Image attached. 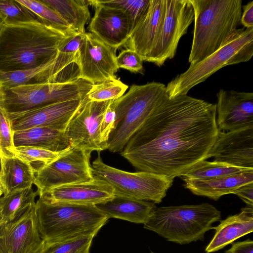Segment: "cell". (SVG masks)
Instances as JSON below:
<instances>
[{
    "label": "cell",
    "instance_id": "6",
    "mask_svg": "<svg viewBox=\"0 0 253 253\" xmlns=\"http://www.w3.org/2000/svg\"><path fill=\"white\" fill-rule=\"evenodd\" d=\"M168 96L164 84L153 82L133 84L128 92L113 100L116 118L107 149L113 153L121 152L132 135Z\"/></svg>",
    "mask_w": 253,
    "mask_h": 253
},
{
    "label": "cell",
    "instance_id": "4",
    "mask_svg": "<svg viewBox=\"0 0 253 253\" xmlns=\"http://www.w3.org/2000/svg\"><path fill=\"white\" fill-rule=\"evenodd\" d=\"M221 212L209 203L157 208L144 228L169 241L181 245L203 241Z\"/></svg>",
    "mask_w": 253,
    "mask_h": 253
},
{
    "label": "cell",
    "instance_id": "8",
    "mask_svg": "<svg viewBox=\"0 0 253 253\" xmlns=\"http://www.w3.org/2000/svg\"><path fill=\"white\" fill-rule=\"evenodd\" d=\"M93 84L81 78L57 83L0 88V107L8 114L22 113L50 104L83 99Z\"/></svg>",
    "mask_w": 253,
    "mask_h": 253
},
{
    "label": "cell",
    "instance_id": "19",
    "mask_svg": "<svg viewBox=\"0 0 253 253\" xmlns=\"http://www.w3.org/2000/svg\"><path fill=\"white\" fill-rule=\"evenodd\" d=\"M113 188L105 181L93 177L88 182L64 185L52 188L39 196L49 203L96 205L111 200Z\"/></svg>",
    "mask_w": 253,
    "mask_h": 253
},
{
    "label": "cell",
    "instance_id": "2",
    "mask_svg": "<svg viewBox=\"0 0 253 253\" xmlns=\"http://www.w3.org/2000/svg\"><path fill=\"white\" fill-rule=\"evenodd\" d=\"M68 36L40 22L6 25L0 34V71L26 70L54 62Z\"/></svg>",
    "mask_w": 253,
    "mask_h": 253
},
{
    "label": "cell",
    "instance_id": "25",
    "mask_svg": "<svg viewBox=\"0 0 253 253\" xmlns=\"http://www.w3.org/2000/svg\"><path fill=\"white\" fill-rule=\"evenodd\" d=\"M0 159V181L4 196L32 187L35 172L29 165L16 156Z\"/></svg>",
    "mask_w": 253,
    "mask_h": 253
},
{
    "label": "cell",
    "instance_id": "33",
    "mask_svg": "<svg viewBox=\"0 0 253 253\" xmlns=\"http://www.w3.org/2000/svg\"><path fill=\"white\" fill-rule=\"evenodd\" d=\"M0 14L6 25L29 22L43 23L37 15L17 0H0Z\"/></svg>",
    "mask_w": 253,
    "mask_h": 253
},
{
    "label": "cell",
    "instance_id": "15",
    "mask_svg": "<svg viewBox=\"0 0 253 253\" xmlns=\"http://www.w3.org/2000/svg\"><path fill=\"white\" fill-rule=\"evenodd\" d=\"M232 166L253 169V126L219 131L208 159Z\"/></svg>",
    "mask_w": 253,
    "mask_h": 253
},
{
    "label": "cell",
    "instance_id": "16",
    "mask_svg": "<svg viewBox=\"0 0 253 253\" xmlns=\"http://www.w3.org/2000/svg\"><path fill=\"white\" fill-rule=\"evenodd\" d=\"M83 99L58 102L22 113L7 114L11 128L13 132L35 127L65 131Z\"/></svg>",
    "mask_w": 253,
    "mask_h": 253
},
{
    "label": "cell",
    "instance_id": "27",
    "mask_svg": "<svg viewBox=\"0 0 253 253\" xmlns=\"http://www.w3.org/2000/svg\"><path fill=\"white\" fill-rule=\"evenodd\" d=\"M38 195L32 187L15 191L0 197L2 223L10 221L21 214Z\"/></svg>",
    "mask_w": 253,
    "mask_h": 253
},
{
    "label": "cell",
    "instance_id": "24",
    "mask_svg": "<svg viewBox=\"0 0 253 253\" xmlns=\"http://www.w3.org/2000/svg\"><path fill=\"white\" fill-rule=\"evenodd\" d=\"M14 147L29 146L59 152L71 146L65 131L35 127L13 132Z\"/></svg>",
    "mask_w": 253,
    "mask_h": 253
},
{
    "label": "cell",
    "instance_id": "5",
    "mask_svg": "<svg viewBox=\"0 0 253 253\" xmlns=\"http://www.w3.org/2000/svg\"><path fill=\"white\" fill-rule=\"evenodd\" d=\"M36 210L43 241H60L99 231L108 218L95 205L49 203L39 198Z\"/></svg>",
    "mask_w": 253,
    "mask_h": 253
},
{
    "label": "cell",
    "instance_id": "9",
    "mask_svg": "<svg viewBox=\"0 0 253 253\" xmlns=\"http://www.w3.org/2000/svg\"><path fill=\"white\" fill-rule=\"evenodd\" d=\"M93 177L110 184L116 194L153 202L161 203L172 186L174 179L145 171L130 172L105 164L100 152L92 162Z\"/></svg>",
    "mask_w": 253,
    "mask_h": 253
},
{
    "label": "cell",
    "instance_id": "30",
    "mask_svg": "<svg viewBox=\"0 0 253 253\" xmlns=\"http://www.w3.org/2000/svg\"><path fill=\"white\" fill-rule=\"evenodd\" d=\"M98 231L60 241H43L39 253H90V248Z\"/></svg>",
    "mask_w": 253,
    "mask_h": 253
},
{
    "label": "cell",
    "instance_id": "10",
    "mask_svg": "<svg viewBox=\"0 0 253 253\" xmlns=\"http://www.w3.org/2000/svg\"><path fill=\"white\" fill-rule=\"evenodd\" d=\"M91 153L70 146L57 159L40 169L35 174L34 183L38 196L60 186L91 181Z\"/></svg>",
    "mask_w": 253,
    "mask_h": 253
},
{
    "label": "cell",
    "instance_id": "22",
    "mask_svg": "<svg viewBox=\"0 0 253 253\" xmlns=\"http://www.w3.org/2000/svg\"><path fill=\"white\" fill-rule=\"evenodd\" d=\"M215 232L205 252L219 251L240 237L253 231V207L247 206L241 211L221 220L214 227Z\"/></svg>",
    "mask_w": 253,
    "mask_h": 253
},
{
    "label": "cell",
    "instance_id": "28",
    "mask_svg": "<svg viewBox=\"0 0 253 253\" xmlns=\"http://www.w3.org/2000/svg\"><path fill=\"white\" fill-rule=\"evenodd\" d=\"M251 170H253V169L240 168L222 162L204 160L197 163L180 177L182 179H210Z\"/></svg>",
    "mask_w": 253,
    "mask_h": 253
},
{
    "label": "cell",
    "instance_id": "14",
    "mask_svg": "<svg viewBox=\"0 0 253 253\" xmlns=\"http://www.w3.org/2000/svg\"><path fill=\"white\" fill-rule=\"evenodd\" d=\"M43 242L36 202L13 220L0 225V253H39Z\"/></svg>",
    "mask_w": 253,
    "mask_h": 253
},
{
    "label": "cell",
    "instance_id": "29",
    "mask_svg": "<svg viewBox=\"0 0 253 253\" xmlns=\"http://www.w3.org/2000/svg\"><path fill=\"white\" fill-rule=\"evenodd\" d=\"M84 35L77 33L71 35L65 39L61 45L51 68L52 78L55 83L63 82L61 79V74L69 65L75 63Z\"/></svg>",
    "mask_w": 253,
    "mask_h": 253
},
{
    "label": "cell",
    "instance_id": "7",
    "mask_svg": "<svg viewBox=\"0 0 253 253\" xmlns=\"http://www.w3.org/2000/svg\"><path fill=\"white\" fill-rule=\"evenodd\" d=\"M253 55V27L238 29L222 47L201 61L190 64L166 86L169 98L187 94L196 85L206 81L220 69L249 61Z\"/></svg>",
    "mask_w": 253,
    "mask_h": 253
},
{
    "label": "cell",
    "instance_id": "11",
    "mask_svg": "<svg viewBox=\"0 0 253 253\" xmlns=\"http://www.w3.org/2000/svg\"><path fill=\"white\" fill-rule=\"evenodd\" d=\"M112 100L90 101L86 97L70 120L65 130L71 147L90 152L107 149L101 138V125Z\"/></svg>",
    "mask_w": 253,
    "mask_h": 253
},
{
    "label": "cell",
    "instance_id": "1",
    "mask_svg": "<svg viewBox=\"0 0 253 253\" xmlns=\"http://www.w3.org/2000/svg\"><path fill=\"white\" fill-rule=\"evenodd\" d=\"M219 131L215 104L187 94L168 96L121 155L139 171L174 179L208 159Z\"/></svg>",
    "mask_w": 253,
    "mask_h": 253
},
{
    "label": "cell",
    "instance_id": "17",
    "mask_svg": "<svg viewBox=\"0 0 253 253\" xmlns=\"http://www.w3.org/2000/svg\"><path fill=\"white\" fill-rule=\"evenodd\" d=\"M216 122L219 131L253 126V93L220 89L217 93Z\"/></svg>",
    "mask_w": 253,
    "mask_h": 253
},
{
    "label": "cell",
    "instance_id": "37",
    "mask_svg": "<svg viewBox=\"0 0 253 253\" xmlns=\"http://www.w3.org/2000/svg\"><path fill=\"white\" fill-rule=\"evenodd\" d=\"M143 62L142 57L130 48L123 50L116 58L118 69H125L135 73L143 72Z\"/></svg>",
    "mask_w": 253,
    "mask_h": 253
},
{
    "label": "cell",
    "instance_id": "39",
    "mask_svg": "<svg viewBox=\"0 0 253 253\" xmlns=\"http://www.w3.org/2000/svg\"><path fill=\"white\" fill-rule=\"evenodd\" d=\"M233 194L241 199L248 206L253 207V183L241 186L234 191Z\"/></svg>",
    "mask_w": 253,
    "mask_h": 253
},
{
    "label": "cell",
    "instance_id": "35",
    "mask_svg": "<svg viewBox=\"0 0 253 253\" xmlns=\"http://www.w3.org/2000/svg\"><path fill=\"white\" fill-rule=\"evenodd\" d=\"M65 150L55 152L33 147L18 146L15 147L14 153L15 156L29 165L36 174L44 166L57 159Z\"/></svg>",
    "mask_w": 253,
    "mask_h": 253
},
{
    "label": "cell",
    "instance_id": "3",
    "mask_svg": "<svg viewBox=\"0 0 253 253\" xmlns=\"http://www.w3.org/2000/svg\"><path fill=\"white\" fill-rule=\"evenodd\" d=\"M194 12L193 37L188 61L195 64L222 47L241 23L242 0H190Z\"/></svg>",
    "mask_w": 253,
    "mask_h": 253
},
{
    "label": "cell",
    "instance_id": "12",
    "mask_svg": "<svg viewBox=\"0 0 253 253\" xmlns=\"http://www.w3.org/2000/svg\"><path fill=\"white\" fill-rule=\"evenodd\" d=\"M194 19L190 0H166L164 21L151 62L160 67L174 57L179 40Z\"/></svg>",
    "mask_w": 253,
    "mask_h": 253
},
{
    "label": "cell",
    "instance_id": "36",
    "mask_svg": "<svg viewBox=\"0 0 253 253\" xmlns=\"http://www.w3.org/2000/svg\"><path fill=\"white\" fill-rule=\"evenodd\" d=\"M13 131L7 113L0 107V158L15 156Z\"/></svg>",
    "mask_w": 253,
    "mask_h": 253
},
{
    "label": "cell",
    "instance_id": "40",
    "mask_svg": "<svg viewBox=\"0 0 253 253\" xmlns=\"http://www.w3.org/2000/svg\"><path fill=\"white\" fill-rule=\"evenodd\" d=\"M224 253H253V241L248 239L233 243Z\"/></svg>",
    "mask_w": 253,
    "mask_h": 253
},
{
    "label": "cell",
    "instance_id": "20",
    "mask_svg": "<svg viewBox=\"0 0 253 253\" xmlns=\"http://www.w3.org/2000/svg\"><path fill=\"white\" fill-rule=\"evenodd\" d=\"M166 11V0H150L148 9L129 35L127 48L136 52L143 61L151 62Z\"/></svg>",
    "mask_w": 253,
    "mask_h": 253
},
{
    "label": "cell",
    "instance_id": "44",
    "mask_svg": "<svg viewBox=\"0 0 253 253\" xmlns=\"http://www.w3.org/2000/svg\"><path fill=\"white\" fill-rule=\"evenodd\" d=\"M2 223V217L1 215V211L0 209V225Z\"/></svg>",
    "mask_w": 253,
    "mask_h": 253
},
{
    "label": "cell",
    "instance_id": "18",
    "mask_svg": "<svg viewBox=\"0 0 253 253\" xmlns=\"http://www.w3.org/2000/svg\"><path fill=\"white\" fill-rule=\"evenodd\" d=\"M94 7V14L88 29L104 43L116 50L126 44L130 34L129 22L121 9L96 3L88 0Z\"/></svg>",
    "mask_w": 253,
    "mask_h": 253
},
{
    "label": "cell",
    "instance_id": "26",
    "mask_svg": "<svg viewBox=\"0 0 253 253\" xmlns=\"http://www.w3.org/2000/svg\"><path fill=\"white\" fill-rule=\"evenodd\" d=\"M58 13L77 33H85L84 26L89 21L88 0H41Z\"/></svg>",
    "mask_w": 253,
    "mask_h": 253
},
{
    "label": "cell",
    "instance_id": "41",
    "mask_svg": "<svg viewBox=\"0 0 253 253\" xmlns=\"http://www.w3.org/2000/svg\"><path fill=\"white\" fill-rule=\"evenodd\" d=\"M241 23L246 28L253 27V1L249 2L243 6Z\"/></svg>",
    "mask_w": 253,
    "mask_h": 253
},
{
    "label": "cell",
    "instance_id": "43",
    "mask_svg": "<svg viewBox=\"0 0 253 253\" xmlns=\"http://www.w3.org/2000/svg\"><path fill=\"white\" fill-rule=\"evenodd\" d=\"M2 194H3V190H2V187L1 182L0 181V197H1Z\"/></svg>",
    "mask_w": 253,
    "mask_h": 253
},
{
    "label": "cell",
    "instance_id": "45",
    "mask_svg": "<svg viewBox=\"0 0 253 253\" xmlns=\"http://www.w3.org/2000/svg\"></svg>",
    "mask_w": 253,
    "mask_h": 253
},
{
    "label": "cell",
    "instance_id": "21",
    "mask_svg": "<svg viewBox=\"0 0 253 253\" xmlns=\"http://www.w3.org/2000/svg\"><path fill=\"white\" fill-rule=\"evenodd\" d=\"M108 218L145 224L157 208L155 203L115 194L113 198L95 205Z\"/></svg>",
    "mask_w": 253,
    "mask_h": 253
},
{
    "label": "cell",
    "instance_id": "34",
    "mask_svg": "<svg viewBox=\"0 0 253 253\" xmlns=\"http://www.w3.org/2000/svg\"><path fill=\"white\" fill-rule=\"evenodd\" d=\"M128 87L115 76L93 84L86 97L90 101L115 100L123 96Z\"/></svg>",
    "mask_w": 253,
    "mask_h": 253
},
{
    "label": "cell",
    "instance_id": "42",
    "mask_svg": "<svg viewBox=\"0 0 253 253\" xmlns=\"http://www.w3.org/2000/svg\"><path fill=\"white\" fill-rule=\"evenodd\" d=\"M5 26L6 24L5 20L2 16L0 14V34Z\"/></svg>",
    "mask_w": 253,
    "mask_h": 253
},
{
    "label": "cell",
    "instance_id": "31",
    "mask_svg": "<svg viewBox=\"0 0 253 253\" xmlns=\"http://www.w3.org/2000/svg\"><path fill=\"white\" fill-rule=\"evenodd\" d=\"M17 1L37 15L44 24L67 36L76 33L58 13L41 0H17Z\"/></svg>",
    "mask_w": 253,
    "mask_h": 253
},
{
    "label": "cell",
    "instance_id": "32",
    "mask_svg": "<svg viewBox=\"0 0 253 253\" xmlns=\"http://www.w3.org/2000/svg\"><path fill=\"white\" fill-rule=\"evenodd\" d=\"M94 1L100 5L120 8L124 10L128 18L130 34L146 14L149 8L150 0H94Z\"/></svg>",
    "mask_w": 253,
    "mask_h": 253
},
{
    "label": "cell",
    "instance_id": "13",
    "mask_svg": "<svg viewBox=\"0 0 253 253\" xmlns=\"http://www.w3.org/2000/svg\"><path fill=\"white\" fill-rule=\"evenodd\" d=\"M116 50L90 33H85L78 50L75 64L78 67L77 78L93 84L115 77L118 70Z\"/></svg>",
    "mask_w": 253,
    "mask_h": 253
},
{
    "label": "cell",
    "instance_id": "38",
    "mask_svg": "<svg viewBox=\"0 0 253 253\" xmlns=\"http://www.w3.org/2000/svg\"><path fill=\"white\" fill-rule=\"evenodd\" d=\"M111 103L104 113L100 128L101 141L104 145L107 146V148L108 140L109 135L114 128L116 118L115 111Z\"/></svg>",
    "mask_w": 253,
    "mask_h": 253
},
{
    "label": "cell",
    "instance_id": "23",
    "mask_svg": "<svg viewBox=\"0 0 253 253\" xmlns=\"http://www.w3.org/2000/svg\"><path fill=\"white\" fill-rule=\"evenodd\" d=\"M182 179L184 187L193 194L217 201L244 185L253 183V170L214 179Z\"/></svg>",
    "mask_w": 253,
    "mask_h": 253
}]
</instances>
